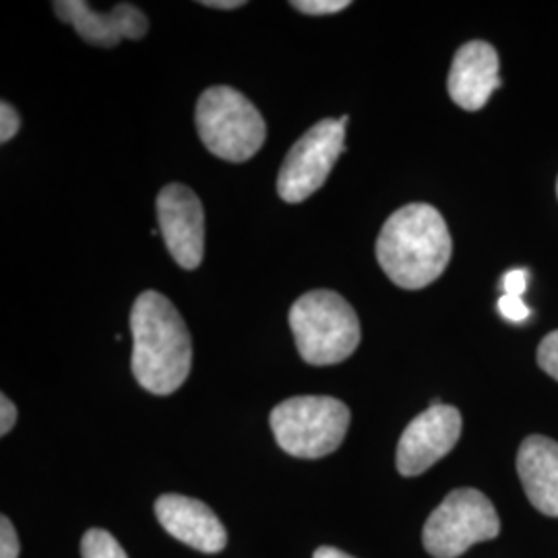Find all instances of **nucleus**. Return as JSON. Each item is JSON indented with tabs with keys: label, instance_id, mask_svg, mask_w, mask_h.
Masks as SVG:
<instances>
[{
	"label": "nucleus",
	"instance_id": "obj_24",
	"mask_svg": "<svg viewBox=\"0 0 558 558\" xmlns=\"http://www.w3.org/2000/svg\"><path fill=\"white\" fill-rule=\"evenodd\" d=\"M557 195H558V180H557Z\"/></svg>",
	"mask_w": 558,
	"mask_h": 558
},
{
	"label": "nucleus",
	"instance_id": "obj_18",
	"mask_svg": "<svg viewBox=\"0 0 558 558\" xmlns=\"http://www.w3.org/2000/svg\"><path fill=\"white\" fill-rule=\"evenodd\" d=\"M21 129V119L17 114V110L2 101L0 104V143H7V141L13 140Z\"/></svg>",
	"mask_w": 558,
	"mask_h": 558
},
{
	"label": "nucleus",
	"instance_id": "obj_6",
	"mask_svg": "<svg viewBox=\"0 0 558 558\" xmlns=\"http://www.w3.org/2000/svg\"><path fill=\"white\" fill-rule=\"evenodd\" d=\"M500 534L495 505L476 488L451 490L426 519L422 544L435 558H458L480 542Z\"/></svg>",
	"mask_w": 558,
	"mask_h": 558
},
{
	"label": "nucleus",
	"instance_id": "obj_5",
	"mask_svg": "<svg viewBox=\"0 0 558 558\" xmlns=\"http://www.w3.org/2000/svg\"><path fill=\"white\" fill-rule=\"evenodd\" d=\"M195 122L203 145L220 160H251L265 143L267 126L257 106L236 89L218 85L201 94Z\"/></svg>",
	"mask_w": 558,
	"mask_h": 558
},
{
	"label": "nucleus",
	"instance_id": "obj_11",
	"mask_svg": "<svg viewBox=\"0 0 558 558\" xmlns=\"http://www.w3.org/2000/svg\"><path fill=\"white\" fill-rule=\"evenodd\" d=\"M156 518L172 538L205 555L221 553L228 544L220 518L201 500L161 495L156 500Z\"/></svg>",
	"mask_w": 558,
	"mask_h": 558
},
{
	"label": "nucleus",
	"instance_id": "obj_15",
	"mask_svg": "<svg viewBox=\"0 0 558 558\" xmlns=\"http://www.w3.org/2000/svg\"><path fill=\"white\" fill-rule=\"evenodd\" d=\"M538 364L548 377L558 380V331H553L542 339L538 348Z\"/></svg>",
	"mask_w": 558,
	"mask_h": 558
},
{
	"label": "nucleus",
	"instance_id": "obj_8",
	"mask_svg": "<svg viewBox=\"0 0 558 558\" xmlns=\"http://www.w3.org/2000/svg\"><path fill=\"white\" fill-rule=\"evenodd\" d=\"M461 437V414L453 405H430L412 420L398 445L396 465L405 478H414L451 453Z\"/></svg>",
	"mask_w": 558,
	"mask_h": 558
},
{
	"label": "nucleus",
	"instance_id": "obj_14",
	"mask_svg": "<svg viewBox=\"0 0 558 558\" xmlns=\"http://www.w3.org/2000/svg\"><path fill=\"white\" fill-rule=\"evenodd\" d=\"M81 558H129L110 532L94 527L81 539Z\"/></svg>",
	"mask_w": 558,
	"mask_h": 558
},
{
	"label": "nucleus",
	"instance_id": "obj_1",
	"mask_svg": "<svg viewBox=\"0 0 558 558\" xmlns=\"http://www.w3.org/2000/svg\"><path fill=\"white\" fill-rule=\"evenodd\" d=\"M131 368L141 387L154 396L179 391L193 366V341L179 308L156 290L135 300L131 311Z\"/></svg>",
	"mask_w": 558,
	"mask_h": 558
},
{
	"label": "nucleus",
	"instance_id": "obj_10",
	"mask_svg": "<svg viewBox=\"0 0 558 558\" xmlns=\"http://www.w3.org/2000/svg\"><path fill=\"white\" fill-rule=\"evenodd\" d=\"M54 13L71 23L87 44L101 48H114L122 38L141 40L149 29L145 13L131 2H120L110 13H96L83 0H60L54 2Z\"/></svg>",
	"mask_w": 558,
	"mask_h": 558
},
{
	"label": "nucleus",
	"instance_id": "obj_7",
	"mask_svg": "<svg viewBox=\"0 0 558 558\" xmlns=\"http://www.w3.org/2000/svg\"><path fill=\"white\" fill-rule=\"evenodd\" d=\"M345 124L325 119L300 137L279 168L278 193L286 203H302L327 182L345 151Z\"/></svg>",
	"mask_w": 558,
	"mask_h": 558
},
{
	"label": "nucleus",
	"instance_id": "obj_23",
	"mask_svg": "<svg viewBox=\"0 0 558 558\" xmlns=\"http://www.w3.org/2000/svg\"><path fill=\"white\" fill-rule=\"evenodd\" d=\"M313 558H354L350 557V555H345L343 550H339V548H331V546H320L315 550V555Z\"/></svg>",
	"mask_w": 558,
	"mask_h": 558
},
{
	"label": "nucleus",
	"instance_id": "obj_3",
	"mask_svg": "<svg viewBox=\"0 0 558 558\" xmlns=\"http://www.w3.org/2000/svg\"><path fill=\"white\" fill-rule=\"evenodd\" d=\"M288 320L300 359L306 364L331 366L359 350V315L333 290H313L300 296L290 308Z\"/></svg>",
	"mask_w": 558,
	"mask_h": 558
},
{
	"label": "nucleus",
	"instance_id": "obj_9",
	"mask_svg": "<svg viewBox=\"0 0 558 558\" xmlns=\"http://www.w3.org/2000/svg\"><path fill=\"white\" fill-rule=\"evenodd\" d=\"M163 242L182 269H197L205 255V214L199 197L184 184L163 186L156 201Z\"/></svg>",
	"mask_w": 558,
	"mask_h": 558
},
{
	"label": "nucleus",
	"instance_id": "obj_22",
	"mask_svg": "<svg viewBox=\"0 0 558 558\" xmlns=\"http://www.w3.org/2000/svg\"><path fill=\"white\" fill-rule=\"evenodd\" d=\"M201 4L209 7V9H223V11H232V9H240L246 2L244 0H203Z\"/></svg>",
	"mask_w": 558,
	"mask_h": 558
},
{
	"label": "nucleus",
	"instance_id": "obj_16",
	"mask_svg": "<svg viewBox=\"0 0 558 558\" xmlns=\"http://www.w3.org/2000/svg\"><path fill=\"white\" fill-rule=\"evenodd\" d=\"M294 9L306 15H333L350 7L348 0H294Z\"/></svg>",
	"mask_w": 558,
	"mask_h": 558
},
{
	"label": "nucleus",
	"instance_id": "obj_4",
	"mask_svg": "<svg viewBox=\"0 0 558 558\" xmlns=\"http://www.w3.org/2000/svg\"><path fill=\"white\" fill-rule=\"evenodd\" d=\"M269 424L288 456L320 459L341 447L350 428V410L329 396H299L278 403Z\"/></svg>",
	"mask_w": 558,
	"mask_h": 558
},
{
	"label": "nucleus",
	"instance_id": "obj_13",
	"mask_svg": "<svg viewBox=\"0 0 558 558\" xmlns=\"http://www.w3.org/2000/svg\"><path fill=\"white\" fill-rule=\"evenodd\" d=\"M518 474L530 502L539 513L558 518V442L532 435L521 442Z\"/></svg>",
	"mask_w": 558,
	"mask_h": 558
},
{
	"label": "nucleus",
	"instance_id": "obj_17",
	"mask_svg": "<svg viewBox=\"0 0 558 558\" xmlns=\"http://www.w3.org/2000/svg\"><path fill=\"white\" fill-rule=\"evenodd\" d=\"M20 536L7 515L0 518V558L20 557Z\"/></svg>",
	"mask_w": 558,
	"mask_h": 558
},
{
	"label": "nucleus",
	"instance_id": "obj_12",
	"mask_svg": "<svg viewBox=\"0 0 558 558\" xmlns=\"http://www.w3.org/2000/svg\"><path fill=\"white\" fill-rule=\"evenodd\" d=\"M449 96L459 108L478 112L500 87L499 54L486 41H468L456 52L449 71Z\"/></svg>",
	"mask_w": 558,
	"mask_h": 558
},
{
	"label": "nucleus",
	"instance_id": "obj_2",
	"mask_svg": "<svg viewBox=\"0 0 558 558\" xmlns=\"http://www.w3.org/2000/svg\"><path fill=\"white\" fill-rule=\"evenodd\" d=\"M453 242L439 211L426 203H410L385 221L377 240V259L396 286L422 290L442 276Z\"/></svg>",
	"mask_w": 558,
	"mask_h": 558
},
{
	"label": "nucleus",
	"instance_id": "obj_19",
	"mask_svg": "<svg viewBox=\"0 0 558 558\" xmlns=\"http://www.w3.org/2000/svg\"><path fill=\"white\" fill-rule=\"evenodd\" d=\"M499 311L505 319L513 320V323H523V320L532 315L530 308L525 306L523 299L511 296V294H502L500 296Z\"/></svg>",
	"mask_w": 558,
	"mask_h": 558
},
{
	"label": "nucleus",
	"instance_id": "obj_20",
	"mask_svg": "<svg viewBox=\"0 0 558 558\" xmlns=\"http://www.w3.org/2000/svg\"><path fill=\"white\" fill-rule=\"evenodd\" d=\"M527 278H530V274L525 269H513V271L505 274L502 281H500L502 294H511V296L521 299L527 290Z\"/></svg>",
	"mask_w": 558,
	"mask_h": 558
},
{
	"label": "nucleus",
	"instance_id": "obj_21",
	"mask_svg": "<svg viewBox=\"0 0 558 558\" xmlns=\"http://www.w3.org/2000/svg\"><path fill=\"white\" fill-rule=\"evenodd\" d=\"M17 422V408L4 393L0 396V435L7 437Z\"/></svg>",
	"mask_w": 558,
	"mask_h": 558
}]
</instances>
